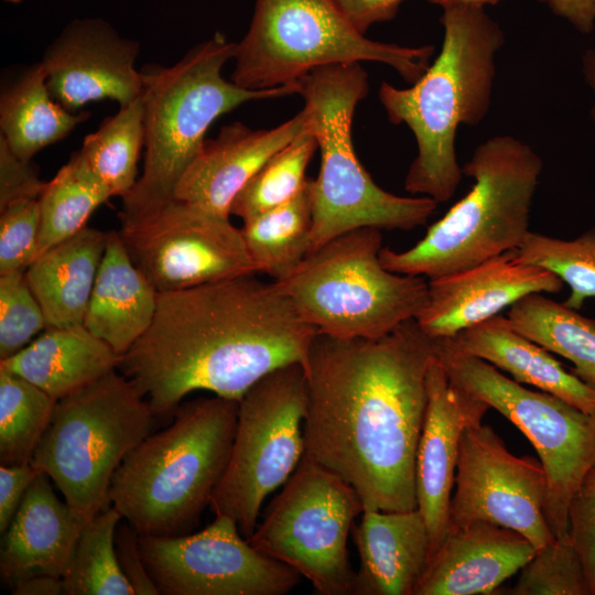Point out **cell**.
I'll use <instances>...</instances> for the list:
<instances>
[{"instance_id":"obj_30","label":"cell","mask_w":595,"mask_h":595,"mask_svg":"<svg viewBox=\"0 0 595 595\" xmlns=\"http://www.w3.org/2000/svg\"><path fill=\"white\" fill-rule=\"evenodd\" d=\"M507 317L520 334L570 360L572 372L595 389V320L543 293L523 296Z\"/></svg>"},{"instance_id":"obj_23","label":"cell","mask_w":595,"mask_h":595,"mask_svg":"<svg viewBox=\"0 0 595 595\" xmlns=\"http://www.w3.org/2000/svg\"><path fill=\"white\" fill-rule=\"evenodd\" d=\"M351 536L359 555L354 595H413L430 559V537L418 509L364 510Z\"/></svg>"},{"instance_id":"obj_7","label":"cell","mask_w":595,"mask_h":595,"mask_svg":"<svg viewBox=\"0 0 595 595\" xmlns=\"http://www.w3.org/2000/svg\"><path fill=\"white\" fill-rule=\"evenodd\" d=\"M296 84L321 151L318 176L311 178L310 253L363 227L411 230L425 225L439 203L428 196L407 197L385 191L356 155L353 118L369 90L368 74L360 64L322 66Z\"/></svg>"},{"instance_id":"obj_16","label":"cell","mask_w":595,"mask_h":595,"mask_svg":"<svg viewBox=\"0 0 595 595\" xmlns=\"http://www.w3.org/2000/svg\"><path fill=\"white\" fill-rule=\"evenodd\" d=\"M455 485L448 529L487 521L521 533L537 550L554 541L544 516L548 480L541 462L511 454L489 425L464 430Z\"/></svg>"},{"instance_id":"obj_31","label":"cell","mask_w":595,"mask_h":595,"mask_svg":"<svg viewBox=\"0 0 595 595\" xmlns=\"http://www.w3.org/2000/svg\"><path fill=\"white\" fill-rule=\"evenodd\" d=\"M112 197L78 152L45 183L39 197V255L86 227L95 209Z\"/></svg>"},{"instance_id":"obj_1","label":"cell","mask_w":595,"mask_h":595,"mask_svg":"<svg viewBox=\"0 0 595 595\" xmlns=\"http://www.w3.org/2000/svg\"><path fill=\"white\" fill-rule=\"evenodd\" d=\"M433 358L415 318L380 338L318 333L312 343L304 454L350 485L364 510L418 509L415 461Z\"/></svg>"},{"instance_id":"obj_25","label":"cell","mask_w":595,"mask_h":595,"mask_svg":"<svg viewBox=\"0 0 595 595\" xmlns=\"http://www.w3.org/2000/svg\"><path fill=\"white\" fill-rule=\"evenodd\" d=\"M106 342L84 324L47 327L0 369L32 382L55 400L117 370L121 360Z\"/></svg>"},{"instance_id":"obj_24","label":"cell","mask_w":595,"mask_h":595,"mask_svg":"<svg viewBox=\"0 0 595 595\" xmlns=\"http://www.w3.org/2000/svg\"><path fill=\"white\" fill-rule=\"evenodd\" d=\"M158 294L132 262L119 231H110L83 324L123 356L150 327Z\"/></svg>"},{"instance_id":"obj_33","label":"cell","mask_w":595,"mask_h":595,"mask_svg":"<svg viewBox=\"0 0 595 595\" xmlns=\"http://www.w3.org/2000/svg\"><path fill=\"white\" fill-rule=\"evenodd\" d=\"M121 515L111 506L85 523L62 575L65 595H134L115 549Z\"/></svg>"},{"instance_id":"obj_12","label":"cell","mask_w":595,"mask_h":595,"mask_svg":"<svg viewBox=\"0 0 595 595\" xmlns=\"http://www.w3.org/2000/svg\"><path fill=\"white\" fill-rule=\"evenodd\" d=\"M307 412L304 367H280L257 381L239 400L231 453L209 509L227 516L249 539L266 498L289 479L305 453Z\"/></svg>"},{"instance_id":"obj_15","label":"cell","mask_w":595,"mask_h":595,"mask_svg":"<svg viewBox=\"0 0 595 595\" xmlns=\"http://www.w3.org/2000/svg\"><path fill=\"white\" fill-rule=\"evenodd\" d=\"M139 547L163 595H284L302 577L252 547L227 516L195 533L139 536Z\"/></svg>"},{"instance_id":"obj_42","label":"cell","mask_w":595,"mask_h":595,"mask_svg":"<svg viewBox=\"0 0 595 595\" xmlns=\"http://www.w3.org/2000/svg\"><path fill=\"white\" fill-rule=\"evenodd\" d=\"M115 549L120 569L134 594L159 595L141 555L139 534L125 520L120 521L116 529Z\"/></svg>"},{"instance_id":"obj_39","label":"cell","mask_w":595,"mask_h":595,"mask_svg":"<svg viewBox=\"0 0 595 595\" xmlns=\"http://www.w3.org/2000/svg\"><path fill=\"white\" fill-rule=\"evenodd\" d=\"M39 198L0 209V274L26 271L39 253Z\"/></svg>"},{"instance_id":"obj_45","label":"cell","mask_w":595,"mask_h":595,"mask_svg":"<svg viewBox=\"0 0 595 595\" xmlns=\"http://www.w3.org/2000/svg\"><path fill=\"white\" fill-rule=\"evenodd\" d=\"M552 12L583 34L595 28V0H545Z\"/></svg>"},{"instance_id":"obj_11","label":"cell","mask_w":595,"mask_h":595,"mask_svg":"<svg viewBox=\"0 0 595 595\" xmlns=\"http://www.w3.org/2000/svg\"><path fill=\"white\" fill-rule=\"evenodd\" d=\"M432 342L448 379L497 410L531 442L548 480L547 523L555 538L567 534L570 501L595 467V413L523 387L462 350L452 337Z\"/></svg>"},{"instance_id":"obj_9","label":"cell","mask_w":595,"mask_h":595,"mask_svg":"<svg viewBox=\"0 0 595 595\" xmlns=\"http://www.w3.org/2000/svg\"><path fill=\"white\" fill-rule=\"evenodd\" d=\"M381 231L363 227L339 235L275 281L320 334L380 338L415 318L428 301L424 277L387 270L379 258Z\"/></svg>"},{"instance_id":"obj_44","label":"cell","mask_w":595,"mask_h":595,"mask_svg":"<svg viewBox=\"0 0 595 595\" xmlns=\"http://www.w3.org/2000/svg\"><path fill=\"white\" fill-rule=\"evenodd\" d=\"M346 20L361 34L375 23L392 20L404 0H332Z\"/></svg>"},{"instance_id":"obj_48","label":"cell","mask_w":595,"mask_h":595,"mask_svg":"<svg viewBox=\"0 0 595 595\" xmlns=\"http://www.w3.org/2000/svg\"><path fill=\"white\" fill-rule=\"evenodd\" d=\"M433 4H437L442 8L447 6H475V7H485L486 4H495L500 0H428ZM540 2H545V0H538Z\"/></svg>"},{"instance_id":"obj_34","label":"cell","mask_w":595,"mask_h":595,"mask_svg":"<svg viewBox=\"0 0 595 595\" xmlns=\"http://www.w3.org/2000/svg\"><path fill=\"white\" fill-rule=\"evenodd\" d=\"M56 401L26 379L0 369L1 465L32 462Z\"/></svg>"},{"instance_id":"obj_26","label":"cell","mask_w":595,"mask_h":595,"mask_svg":"<svg viewBox=\"0 0 595 595\" xmlns=\"http://www.w3.org/2000/svg\"><path fill=\"white\" fill-rule=\"evenodd\" d=\"M464 351L587 413H595V389L581 380L551 353L516 331L508 317L496 315L452 337Z\"/></svg>"},{"instance_id":"obj_20","label":"cell","mask_w":595,"mask_h":595,"mask_svg":"<svg viewBox=\"0 0 595 595\" xmlns=\"http://www.w3.org/2000/svg\"><path fill=\"white\" fill-rule=\"evenodd\" d=\"M309 129L304 108L272 129H252L239 121L223 126L216 138L205 140L174 198L229 217L234 199L264 162Z\"/></svg>"},{"instance_id":"obj_29","label":"cell","mask_w":595,"mask_h":595,"mask_svg":"<svg viewBox=\"0 0 595 595\" xmlns=\"http://www.w3.org/2000/svg\"><path fill=\"white\" fill-rule=\"evenodd\" d=\"M311 178L290 201L244 220L241 231L257 272L288 278L310 253Z\"/></svg>"},{"instance_id":"obj_27","label":"cell","mask_w":595,"mask_h":595,"mask_svg":"<svg viewBox=\"0 0 595 595\" xmlns=\"http://www.w3.org/2000/svg\"><path fill=\"white\" fill-rule=\"evenodd\" d=\"M108 234L86 226L39 255L26 269L47 327L83 324Z\"/></svg>"},{"instance_id":"obj_18","label":"cell","mask_w":595,"mask_h":595,"mask_svg":"<svg viewBox=\"0 0 595 595\" xmlns=\"http://www.w3.org/2000/svg\"><path fill=\"white\" fill-rule=\"evenodd\" d=\"M426 391L428 403L416 451L415 488L418 510L429 531L431 558L450 527L462 434L466 428L483 422L489 405L453 383L435 356L428 370Z\"/></svg>"},{"instance_id":"obj_17","label":"cell","mask_w":595,"mask_h":595,"mask_svg":"<svg viewBox=\"0 0 595 595\" xmlns=\"http://www.w3.org/2000/svg\"><path fill=\"white\" fill-rule=\"evenodd\" d=\"M138 41L101 19H76L46 47L41 60L55 101L72 112L91 101L112 99L120 107L142 95L136 61Z\"/></svg>"},{"instance_id":"obj_46","label":"cell","mask_w":595,"mask_h":595,"mask_svg":"<svg viewBox=\"0 0 595 595\" xmlns=\"http://www.w3.org/2000/svg\"><path fill=\"white\" fill-rule=\"evenodd\" d=\"M14 595H61L63 594L62 577L47 574H33L17 581L11 586Z\"/></svg>"},{"instance_id":"obj_47","label":"cell","mask_w":595,"mask_h":595,"mask_svg":"<svg viewBox=\"0 0 595 595\" xmlns=\"http://www.w3.org/2000/svg\"><path fill=\"white\" fill-rule=\"evenodd\" d=\"M581 71L583 79L586 86L589 88L593 95V104L591 106L589 115L592 121L595 123V48H586L581 57Z\"/></svg>"},{"instance_id":"obj_2","label":"cell","mask_w":595,"mask_h":595,"mask_svg":"<svg viewBox=\"0 0 595 595\" xmlns=\"http://www.w3.org/2000/svg\"><path fill=\"white\" fill-rule=\"evenodd\" d=\"M317 334L278 282L239 275L159 293L150 327L118 369L164 416L191 392L239 401L269 372L305 367Z\"/></svg>"},{"instance_id":"obj_10","label":"cell","mask_w":595,"mask_h":595,"mask_svg":"<svg viewBox=\"0 0 595 595\" xmlns=\"http://www.w3.org/2000/svg\"><path fill=\"white\" fill-rule=\"evenodd\" d=\"M433 45L374 41L359 33L332 0H256L250 26L237 43L231 82L263 90L296 83L334 64H387L409 84L429 68Z\"/></svg>"},{"instance_id":"obj_41","label":"cell","mask_w":595,"mask_h":595,"mask_svg":"<svg viewBox=\"0 0 595 595\" xmlns=\"http://www.w3.org/2000/svg\"><path fill=\"white\" fill-rule=\"evenodd\" d=\"M45 183L32 160L18 158L0 137V209L18 201L39 198Z\"/></svg>"},{"instance_id":"obj_40","label":"cell","mask_w":595,"mask_h":595,"mask_svg":"<svg viewBox=\"0 0 595 595\" xmlns=\"http://www.w3.org/2000/svg\"><path fill=\"white\" fill-rule=\"evenodd\" d=\"M567 518L570 539L583 563L591 594L595 595V467L572 497Z\"/></svg>"},{"instance_id":"obj_8","label":"cell","mask_w":595,"mask_h":595,"mask_svg":"<svg viewBox=\"0 0 595 595\" xmlns=\"http://www.w3.org/2000/svg\"><path fill=\"white\" fill-rule=\"evenodd\" d=\"M154 418L133 382L113 370L56 401L31 463L86 523L109 502L116 470L150 434Z\"/></svg>"},{"instance_id":"obj_19","label":"cell","mask_w":595,"mask_h":595,"mask_svg":"<svg viewBox=\"0 0 595 595\" xmlns=\"http://www.w3.org/2000/svg\"><path fill=\"white\" fill-rule=\"evenodd\" d=\"M563 281L508 251L469 269L429 280L428 301L415 321L431 338L454 337L532 293H558Z\"/></svg>"},{"instance_id":"obj_6","label":"cell","mask_w":595,"mask_h":595,"mask_svg":"<svg viewBox=\"0 0 595 595\" xmlns=\"http://www.w3.org/2000/svg\"><path fill=\"white\" fill-rule=\"evenodd\" d=\"M543 162L522 140L494 136L462 166L470 191L404 251L381 248L392 272L434 280L519 249L530 230V213Z\"/></svg>"},{"instance_id":"obj_37","label":"cell","mask_w":595,"mask_h":595,"mask_svg":"<svg viewBox=\"0 0 595 595\" xmlns=\"http://www.w3.org/2000/svg\"><path fill=\"white\" fill-rule=\"evenodd\" d=\"M519 572L510 595H592L569 533L537 550Z\"/></svg>"},{"instance_id":"obj_13","label":"cell","mask_w":595,"mask_h":595,"mask_svg":"<svg viewBox=\"0 0 595 595\" xmlns=\"http://www.w3.org/2000/svg\"><path fill=\"white\" fill-rule=\"evenodd\" d=\"M364 506L355 489L304 454L248 539L320 595H353L347 541Z\"/></svg>"},{"instance_id":"obj_28","label":"cell","mask_w":595,"mask_h":595,"mask_svg":"<svg viewBox=\"0 0 595 595\" xmlns=\"http://www.w3.org/2000/svg\"><path fill=\"white\" fill-rule=\"evenodd\" d=\"M40 61L24 68L0 91V137L24 161L66 138L89 112H72L53 99Z\"/></svg>"},{"instance_id":"obj_36","label":"cell","mask_w":595,"mask_h":595,"mask_svg":"<svg viewBox=\"0 0 595 595\" xmlns=\"http://www.w3.org/2000/svg\"><path fill=\"white\" fill-rule=\"evenodd\" d=\"M516 256L550 270L567 284L566 306L578 311L587 299L595 298V227L571 240L531 231Z\"/></svg>"},{"instance_id":"obj_21","label":"cell","mask_w":595,"mask_h":595,"mask_svg":"<svg viewBox=\"0 0 595 595\" xmlns=\"http://www.w3.org/2000/svg\"><path fill=\"white\" fill-rule=\"evenodd\" d=\"M521 533L487 521L450 528L413 595L493 594L534 555Z\"/></svg>"},{"instance_id":"obj_14","label":"cell","mask_w":595,"mask_h":595,"mask_svg":"<svg viewBox=\"0 0 595 595\" xmlns=\"http://www.w3.org/2000/svg\"><path fill=\"white\" fill-rule=\"evenodd\" d=\"M119 235L134 266L159 293L257 273L241 228L229 217L172 199Z\"/></svg>"},{"instance_id":"obj_4","label":"cell","mask_w":595,"mask_h":595,"mask_svg":"<svg viewBox=\"0 0 595 595\" xmlns=\"http://www.w3.org/2000/svg\"><path fill=\"white\" fill-rule=\"evenodd\" d=\"M238 408L216 394L186 401L125 457L109 502L139 536L187 534L198 523L228 465Z\"/></svg>"},{"instance_id":"obj_43","label":"cell","mask_w":595,"mask_h":595,"mask_svg":"<svg viewBox=\"0 0 595 595\" xmlns=\"http://www.w3.org/2000/svg\"><path fill=\"white\" fill-rule=\"evenodd\" d=\"M41 472L32 465L0 466V533L3 534L13 520L30 485Z\"/></svg>"},{"instance_id":"obj_3","label":"cell","mask_w":595,"mask_h":595,"mask_svg":"<svg viewBox=\"0 0 595 595\" xmlns=\"http://www.w3.org/2000/svg\"><path fill=\"white\" fill-rule=\"evenodd\" d=\"M442 9V46L426 72L410 87L383 82L379 88L389 121L404 123L416 141L404 188L437 203L450 201L461 183L457 131L478 125L489 111L496 57L505 44L504 31L483 7Z\"/></svg>"},{"instance_id":"obj_5","label":"cell","mask_w":595,"mask_h":595,"mask_svg":"<svg viewBox=\"0 0 595 595\" xmlns=\"http://www.w3.org/2000/svg\"><path fill=\"white\" fill-rule=\"evenodd\" d=\"M236 46L216 32L173 65L140 69L145 154L141 175L122 197L121 226L142 221L174 199L215 119L249 100L298 94L296 83L252 90L226 80L221 69L235 57Z\"/></svg>"},{"instance_id":"obj_49","label":"cell","mask_w":595,"mask_h":595,"mask_svg":"<svg viewBox=\"0 0 595 595\" xmlns=\"http://www.w3.org/2000/svg\"><path fill=\"white\" fill-rule=\"evenodd\" d=\"M4 1L9 3L18 4V3H21L23 0H4Z\"/></svg>"},{"instance_id":"obj_35","label":"cell","mask_w":595,"mask_h":595,"mask_svg":"<svg viewBox=\"0 0 595 595\" xmlns=\"http://www.w3.org/2000/svg\"><path fill=\"white\" fill-rule=\"evenodd\" d=\"M316 149L311 128L278 150L238 193L230 215L245 220L293 198L306 183V167Z\"/></svg>"},{"instance_id":"obj_22","label":"cell","mask_w":595,"mask_h":595,"mask_svg":"<svg viewBox=\"0 0 595 595\" xmlns=\"http://www.w3.org/2000/svg\"><path fill=\"white\" fill-rule=\"evenodd\" d=\"M48 479L44 473L34 478L2 534L0 573L10 587L33 574L62 577L85 526Z\"/></svg>"},{"instance_id":"obj_38","label":"cell","mask_w":595,"mask_h":595,"mask_svg":"<svg viewBox=\"0 0 595 595\" xmlns=\"http://www.w3.org/2000/svg\"><path fill=\"white\" fill-rule=\"evenodd\" d=\"M46 327L25 271L0 274V360L20 351Z\"/></svg>"},{"instance_id":"obj_32","label":"cell","mask_w":595,"mask_h":595,"mask_svg":"<svg viewBox=\"0 0 595 595\" xmlns=\"http://www.w3.org/2000/svg\"><path fill=\"white\" fill-rule=\"evenodd\" d=\"M144 147L142 96L105 118L87 134L78 151L111 196H126L138 180V162Z\"/></svg>"}]
</instances>
